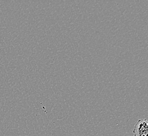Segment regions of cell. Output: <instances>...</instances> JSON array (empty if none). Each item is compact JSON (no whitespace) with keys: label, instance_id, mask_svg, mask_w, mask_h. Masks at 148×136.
Listing matches in <instances>:
<instances>
[{"label":"cell","instance_id":"obj_1","mask_svg":"<svg viewBox=\"0 0 148 136\" xmlns=\"http://www.w3.org/2000/svg\"><path fill=\"white\" fill-rule=\"evenodd\" d=\"M133 133L134 136H148V122L147 119H139L134 125Z\"/></svg>","mask_w":148,"mask_h":136}]
</instances>
